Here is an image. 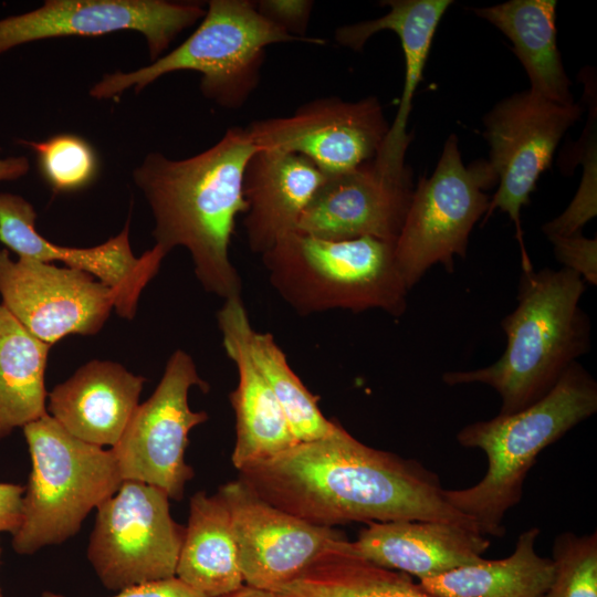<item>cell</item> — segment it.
Returning <instances> with one entry per match:
<instances>
[{
  "label": "cell",
  "mask_w": 597,
  "mask_h": 597,
  "mask_svg": "<svg viewBox=\"0 0 597 597\" xmlns=\"http://www.w3.org/2000/svg\"><path fill=\"white\" fill-rule=\"evenodd\" d=\"M238 479L268 503L315 525L434 521L481 533L449 504L434 472L366 446L339 422L326 437L239 470Z\"/></svg>",
  "instance_id": "1"
},
{
  "label": "cell",
  "mask_w": 597,
  "mask_h": 597,
  "mask_svg": "<svg viewBox=\"0 0 597 597\" xmlns=\"http://www.w3.org/2000/svg\"><path fill=\"white\" fill-rule=\"evenodd\" d=\"M256 149L247 127H231L200 154L175 160L150 153L133 172L154 216L155 245L166 254L186 248L202 287L224 301L241 297L229 247L247 210L243 174Z\"/></svg>",
  "instance_id": "2"
},
{
  "label": "cell",
  "mask_w": 597,
  "mask_h": 597,
  "mask_svg": "<svg viewBox=\"0 0 597 597\" xmlns=\"http://www.w3.org/2000/svg\"><path fill=\"white\" fill-rule=\"evenodd\" d=\"M585 290V281L568 269L522 265L517 305L501 322L502 356L486 367L446 371L442 381L492 387L501 398L500 415L532 406L590 347V321L579 306Z\"/></svg>",
  "instance_id": "3"
},
{
  "label": "cell",
  "mask_w": 597,
  "mask_h": 597,
  "mask_svg": "<svg viewBox=\"0 0 597 597\" xmlns=\"http://www.w3.org/2000/svg\"><path fill=\"white\" fill-rule=\"evenodd\" d=\"M596 411L597 383L574 362L549 392L532 406L469 423L457 433L459 444L485 453L488 470L473 486L444 490L446 500L471 517L483 535L503 536L504 516L520 503L537 455Z\"/></svg>",
  "instance_id": "4"
},
{
  "label": "cell",
  "mask_w": 597,
  "mask_h": 597,
  "mask_svg": "<svg viewBox=\"0 0 597 597\" xmlns=\"http://www.w3.org/2000/svg\"><path fill=\"white\" fill-rule=\"evenodd\" d=\"M394 248L376 238L325 240L295 231L261 258L272 287L301 316L381 310L398 318L409 290Z\"/></svg>",
  "instance_id": "5"
},
{
  "label": "cell",
  "mask_w": 597,
  "mask_h": 597,
  "mask_svg": "<svg viewBox=\"0 0 597 597\" xmlns=\"http://www.w3.org/2000/svg\"><path fill=\"white\" fill-rule=\"evenodd\" d=\"M285 42L311 43L266 20L253 1L211 0L198 28L179 46L136 71L103 75L90 95L117 98L128 88L139 93L171 72L195 71L205 97L238 109L260 82L266 48Z\"/></svg>",
  "instance_id": "6"
},
{
  "label": "cell",
  "mask_w": 597,
  "mask_h": 597,
  "mask_svg": "<svg viewBox=\"0 0 597 597\" xmlns=\"http://www.w3.org/2000/svg\"><path fill=\"white\" fill-rule=\"evenodd\" d=\"M23 434L32 468L12 547L29 555L75 535L124 480L112 450L75 438L49 413L24 426Z\"/></svg>",
  "instance_id": "7"
},
{
  "label": "cell",
  "mask_w": 597,
  "mask_h": 597,
  "mask_svg": "<svg viewBox=\"0 0 597 597\" xmlns=\"http://www.w3.org/2000/svg\"><path fill=\"white\" fill-rule=\"evenodd\" d=\"M498 184L488 161L465 166L458 138L450 135L433 172L413 187L394 254L410 291L440 264L454 271V258H465L474 224L485 216L490 197L484 192Z\"/></svg>",
  "instance_id": "8"
},
{
  "label": "cell",
  "mask_w": 597,
  "mask_h": 597,
  "mask_svg": "<svg viewBox=\"0 0 597 597\" xmlns=\"http://www.w3.org/2000/svg\"><path fill=\"white\" fill-rule=\"evenodd\" d=\"M96 510L87 557L106 588L176 576L185 527L171 517L161 489L125 480Z\"/></svg>",
  "instance_id": "9"
},
{
  "label": "cell",
  "mask_w": 597,
  "mask_h": 597,
  "mask_svg": "<svg viewBox=\"0 0 597 597\" xmlns=\"http://www.w3.org/2000/svg\"><path fill=\"white\" fill-rule=\"evenodd\" d=\"M209 390L191 356L178 349L169 357L151 396L138 405L123 436L111 448L123 480L161 489L169 499L180 500L192 468L185 461L188 434L208 420L206 411L188 404L190 388Z\"/></svg>",
  "instance_id": "10"
},
{
  "label": "cell",
  "mask_w": 597,
  "mask_h": 597,
  "mask_svg": "<svg viewBox=\"0 0 597 597\" xmlns=\"http://www.w3.org/2000/svg\"><path fill=\"white\" fill-rule=\"evenodd\" d=\"M582 113L577 103L558 104L527 90L502 100L483 118V136L490 145L488 164L498 178V189L482 224L496 209L507 213L516 229L522 263L531 260L524 247L521 210L551 166L559 140Z\"/></svg>",
  "instance_id": "11"
},
{
  "label": "cell",
  "mask_w": 597,
  "mask_h": 597,
  "mask_svg": "<svg viewBox=\"0 0 597 597\" xmlns=\"http://www.w3.org/2000/svg\"><path fill=\"white\" fill-rule=\"evenodd\" d=\"M218 493L230 513L247 586L272 593L350 544L334 527L308 523L268 503L240 479L221 485Z\"/></svg>",
  "instance_id": "12"
},
{
  "label": "cell",
  "mask_w": 597,
  "mask_h": 597,
  "mask_svg": "<svg viewBox=\"0 0 597 597\" xmlns=\"http://www.w3.org/2000/svg\"><path fill=\"white\" fill-rule=\"evenodd\" d=\"M247 129L258 148L300 155L329 176L374 160L389 124L376 96L356 102L329 96L289 116L253 121Z\"/></svg>",
  "instance_id": "13"
},
{
  "label": "cell",
  "mask_w": 597,
  "mask_h": 597,
  "mask_svg": "<svg viewBox=\"0 0 597 597\" xmlns=\"http://www.w3.org/2000/svg\"><path fill=\"white\" fill-rule=\"evenodd\" d=\"M2 305L33 336L53 345L65 336L100 332L118 296L93 275L0 250Z\"/></svg>",
  "instance_id": "14"
},
{
  "label": "cell",
  "mask_w": 597,
  "mask_h": 597,
  "mask_svg": "<svg viewBox=\"0 0 597 597\" xmlns=\"http://www.w3.org/2000/svg\"><path fill=\"white\" fill-rule=\"evenodd\" d=\"M206 13L199 3L164 0H46L32 11L0 19V54L61 36L139 32L156 61L171 41Z\"/></svg>",
  "instance_id": "15"
},
{
  "label": "cell",
  "mask_w": 597,
  "mask_h": 597,
  "mask_svg": "<svg viewBox=\"0 0 597 597\" xmlns=\"http://www.w3.org/2000/svg\"><path fill=\"white\" fill-rule=\"evenodd\" d=\"M413 187L409 167L392 170L375 159L326 176L303 211L296 232L325 240L369 237L395 242Z\"/></svg>",
  "instance_id": "16"
},
{
  "label": "cell",
  "mask_w": 597,
  "mask_h": 597,
  "mask_svg": "<svg viewBox=\"0 0 597 597\" xmlns=\"http://www.w3.org/2000/svg\"><path fill=\"white\" fill-rule=\"evenodd\" d=\"M36 212L23 197L0 192V241L18 258L43 263L62 262L86 272L113 289L118 296L116 312L135 316L140 293L157 274L167 255L158 245L135 256L129 243V220L117 235L91 248L52 243L35 230Z\"/></svg>",
  "instance_id": "17"
},
{
  "label": "cell",
  "mask_w": 597,
  "mask_h": 597,
  "mask_svg": "<svg viewBox=\"0 0 597 597\" xmlns=\"http://www.w3.org/2000/svg\"><path fill=\"white\" fill-rule=\"evenodd\" d=\"M217 321L224 350L238 370V384L229 399L235 418L231 460L239 471L271 459L298 441L248 352L245 333L251 323L242 298L226 300L217 313Z\"/></svg>",
  "instance_id": "18"
},
{
  "label": "cell",
  "mask_w": 597,
  "mask_h": 597,
  "mask_svg": "<svg viewBox=\"0 0 597 597\" xmlns=\"http://www.w3.org/2000/svg\"><path fill=\"white\" fill-rule=\"evenodd\" d=\"M325 177L296 154L264 148L252 154L243 174L247 210L242 223L253 253L264 254L296 231L303 211Z\"/></svg>",
  "instance_id": "19"
},
{
  "label": "cell",
  "mask_w": 597,
  "mask_h": 597,
  "mask_svg": "<svg viewBox=\"0 0 597 597\" xmlns=\"http://www.w3.org/2000/svg\"><path fill=\"white\" fill-rule=\"evenodd\" d=\"M352 542L354 554L418 579L481 561L488 536L434 521L369 522Z\"/></svg>",
  "instance_id": "20"
},
{
  "label": "cell",
  "mask_w": 597,
  "mask_h": 597,
  "mask_svg": "<svg viewBox=\"0 0 597 597\" xmlns=\"http://www.w3.org/2000/svg\"><path fill=\"white\" fill-rule=\"evenodd\" d=\"M109 360H91L48 394V413L87 443L113 448L123 436L145 383Z\"/></svg>",
  "instance_id": "21"
},
{
  "label": "cell",
  "mask_w": 597,
  "mask_h": 597,
  "mask_svg": "<svg viewBox=\"0 0 597 597\" xmlns=\"http://www.w3.org/2000/svg\"><path fill=\"white\" fill-rule=\"evenodd\" d=\"M452 0H386L389 11L374 20L338 28L335 40L346 48L359 51L374 34L389 30L400 41L405 60V80L397 114L389 125L384 144L375 158L380 165L401 170L408 167L405 156L411 135L407 133L412 100L426 66L433 36Z\"/></svg>",
  "instance_id": "22"
},
{
  "label": "cell",
  "mask_w": 597,
  "mask_h": 597,
  "mask_svg": "<svg viewBox=\"0 0 597 597\" xmlns=\"http://www.w3.org/2000/svg\"><path fill=\"white\" fill-rule=\"evenodd\" d=\"M556 4L555 0H510L472 10L510 39L530 78L528 90L567 105L575 102L557 46Z\"/></svg>",
  "instance_id": "23"
},
{
  "label": "cell",
  "mask_w": 597,
  "mask_h": 597,
  "mask_svg": "<svg viewBox=\"0 0 597 597\" xmlns=\"http://www.w3.org/2000/svg\"><path fill=\"white\" fill-rule=\"evenodd\" d=\"M176 577L207 597H224L244 586L228 506L217 492L190 499Z\"/></svg>",
  "instance_id": "24"
},
{
  "label": "cell",
  "mask_w": 597,
  "mask_h": 597,
  "mask_svg": "<svg viewBox=\"0 0 597 597\" xmlns=\"http://www.w3.org/2000/svg\"><path fill=\"white\" fill-rule=\"evenodd\" d=\"M540 533L537 527L521 533L514 552L505 558H482L418 584L436 597H541L552 582L554 566L552 558L535 551Z\"/></svg>",
  "instance_id": "25"
},
{
  "label": "cell",
  "mask_w": 597,
  "mask_h": 597,
  "mask_svg": "<svg viewBox=\"0 0 597 597\" xmlns=\"http://www.w3.org/2000/svg\"><path fill=\"white\" fill-rule=\"evenodd\" d=\"M50 347L0 304V440L48 415L44 373Z\"/></svg>",
  "instance_id": "26"
},
{
  "label": "cell",
  "mask_w": 597,
  "mask_h": 597,
  "mask_svg": "<svg viewBox=\"0 0 597 597\" xmlns=\"http://www.w3.org/2000/svg\"><path fill=\"white\" fill-rule=\"evenodd\" d=\"M273 597H436L404 572L371 564L352 549L333 553L295 579L272 591Z\"/></svg>",
  "instance_id": "27"
},
{
  "label": "cell",
  "mask_w": 597,
  "mask_h": 597,
  "mask_svg": "<svg viewBox=\"0 0 597 597\" xmlns=\"http://www.w3.org/2000/svg\"><path fill=\"white\" fill-rule=\"evenodd\" d=\"M248 352L277 399L294 437L298 442L320 439L332 433L338 422L325 418L320 397L312 394L293 371L287 358L271 333H245Z\"/></svg>",
  "instance_id": "28"
},
{
  "label": "cell",
  "mask_w": 597,
  "mask_h": 597,
  "mask_svg": "<svg viewBox=\"0 0 597 597\" xmlns=\"http://www.w3.org/2000/svg\"><path fill=\"white\" fill-rule=\"evenodd\" d=\"M36 154L39 171L54 192H73L90 186L98 174L92 145L73 134H59L42 142L20 140Z\"/></svg>",
  "instance_id": "29"
},
{
  "label": "cell",
  "mask_w": 597,
  "mask_h": 597,
  "mask_svg": "<svg viewBox=\"0 0 597 597\" xmlns=\"http://www.w3.org/2000/svg\"><path fill=\"white\" fill-rule=\"evenodd\" d=\"M553 578L541 597H597V532H563L553 544Z\"/></svg>",
  "instance_id": "30"
},
{
  "label": "cell",
  "mask_w": 597,
  "mask_h": 597,
  "mask_svg": "<svg viewBox=\"0 0 597 597\" xmlns=\"http://www.w3.org/2000/svg\"><path fill=\"white\" fill-rule=\"evenodd\" d=\"M580 160L584 166L579 188L565 211L546 222L542 230L547 239L580 233L583 227L597 213V154L596 135L585 139Z\"/></svg>",
  "instance_id": "31"
},
{
  "label": "cell",
  "mask_w": 597,
  "mask_h": 597,
  "mask_svg": "<svg viewBox=\"0 0 597 597\" xmlns=\"http://www.w3.org/2000/svg\"><path fill=\"white\" fill-rule=\"evenodd\" d=\"M553 244L556 260L577 273L585 283L597 284V239L580 233L548 239Z\"/></svg>",
  "instance_id": "32"
},
{
  "label": "cell",
  "mask_w": 597,
  "mask_h": 597,
  "mask_svg": "<svg viewBox=\"0 0 597 597\" xmlns=\"http://www.w3.org/2000/svg\"><path fill=\"white\" fill-rule=\"evenodd\" d=\"M254 6L266 20L286 33L307 40L313 44H325V40L306 36L311 12L314 6L310 0H260Z\"/></svg>",
  "instance_id": "33"
},
{
  "label": "cell",
  "mask_w": 597,
  "mask_h": 597,
  "mask_svg": "<svg viewBox=\"0 0 597 597\" xmlns=\"http://www.w3.org/2000/svg\"><path fill=\"white\" fill-rule=\"evenodd\" d=\"M42 597H64L63 595L44 591ZM112 597H207L197 591L178 577L148 582L119 590Z\"/></svg>",
  "instance_id": "34"
},
{
  "label": "cell",
  "mask_w": 597,
  "mask_h": 597,
  "mask_svg": "<svg viewBox=\"0 0 597 597\" xmlns=\"http://www.w3.org/2000/svg\"><path fill=\"white\" fill-rule=\"evenodd\" d=\"M25 485L0 482V532L12 535L22 522Z\"/></svg>",
  "instance_id": "35"
},
{
  "label": "cell",
  "mask_w": 597,
  "mask_h": 597,
  "mask_svg": "<svg viewBox=\"0 0 597 597\" xmlns=\"http://www.w3.org/2000/svg\"><path fill=\"white\" fill-rule=\"evenodd\" d=\"M30 163L24 156L0 158V181L17 180L29 171Z\"/></svg>",
  "instance_id": "36"
},
{
  "label": "cell",
  "mask_w": 597,
  "mask_h": 597,
  "mask_svg": "<svg viewBox=\"0 0 597 597\" xmlns=\"http://www.w3.org/2000/svg\"><path fill=\"white\" fill-rule=\"evenodd\" d=\"M224 597H273V595L270 591L260 590V589L244 585L239 590Z\"/></svg>",
  "instance_id": "37"
},
{
  "label": "cell",
  "mask_w": 597,
  "mask_h": 597,
  "mask_svg": "<svg viewBox=\"0 0 597 597\" xmlns=\"http://www.w3.org/2000/svg\"><path fill=\"white\" fill-rule=\"evenodd\" d=\"M0 597H3V596H2V593H1V589H0Z\"/></svg>",
  "instance_id": "38"
},
{
  "label": "cell",
  "mask_w": 597,
  "mask_h": 597,
  "mask_svg": "<svg viewBox=\"0 0 597 597\" xmlns=\"http://www.w3.org/2000/svg\"><path fill=\"white\" fill-rule=\"evenodd\" d=\"M0 554H1V548H0Z\"/></svg>",
  "instance_id": "39"
}]
</instances>
